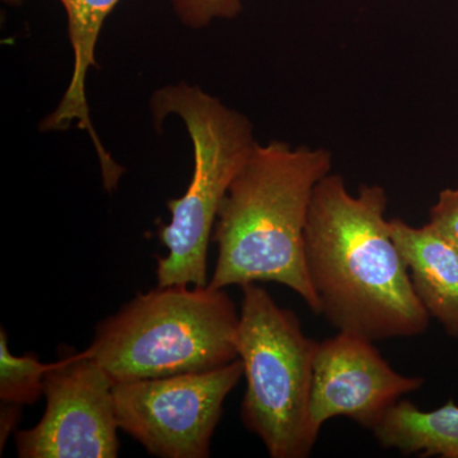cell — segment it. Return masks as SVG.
<instances>
[{"mask_svg": "<svg viewBox=\"0 0 458 458\" xmlns=\"http://www.w3.org/2000/svg\"><path fill=\"white\" fill-rule=\"evenodd\" d=\"M379 445L409 456L458 458V406L423 411L401 400L372 430Z\"/></svg>", "mask_w": 458, "mask_h": 458, "instance_id": "obj_11", "label": "cell"}, {"mask_svg": "<svg viewBox=\"0 0 458 458\" xmlns=\"http://www.w3.org/2000/svg\"><path fill=\"white\" fill-rule=\"evenodd\" d=\"M21 415V406L14 403H2V414H0V443L4 445L8 437L13 433Z\"/></svg>", "mask_w": 458, "mask_h": 458, "instance_id": "obj_15", "label": "cell"}, {"mask_svg": "<svg viewBox=\"0 0 458 458\" xmlns=\"http://www.w3.org/2000/svg\"><path fill=\"white\" fill-rule=\"evenodd\" d=\"M174 14L192 30L208 27L216 20H232L242 12L241 0H170Z\"/></svg>", "mask_w": 458, "mask_h": 458, "instance_id": "obj_13", "label": "cell"}, {"mask_svg": "<svg viewBox=\"0 0 458 458\" xmlns=\"http://www.w3.org/2000/svg\"><path fill=\"white\" fill-rule=\"evenodd\" d=\"M13 2V0H5ZM68 18V36L73 50V72L64 96L55 110L42 120L40 128L44 131H65L72 126L87 131L98 152L101 165L102 180L108 191L117 188L123 168L114 161L106 148L99 140L93 128L86 83L90 68L98 66L96 47H98L102 26L119 4L120 0H59Z\"/></svg>", "mask_w": 458, "mask_h": 458, "instance_id": "obj_9", "label": "cell"}, {"mask_svg": "<svg viewBox=\"0 0 458 458\" xmlns=\"http://www.w3.org/2000/svg\"><path fill=\"white\" fill-rule=\"evenodd\" d=\"M50 364L41 363L35 352L17 357L8 346L7 331H0V400L14 405H32L44 394L45 376Z\"/></svg>", "mask_w": 458, "mask_h": 458, "instance_id": "obj_12", "label": "cell"}, {"mask_svg": "<svg viewBox=\"0 0 458 458\" xmlns=\"http://www.w3.org/2000/svg\"><path fill=\"white\" fill-rule=\"evenodd\" d=\"M156 125L180 117L194 149V172L188 190L171 199V222L159 241L168 250L157 260L158 286L208 285V247L229 185L256 146L254 126L245 114L223 104L199 86L167 84L149 102Z\"/></svg>", "mask_w": 458, "mask_h": 458, "instance_id": "obj_4", "label": "cell"}, {"mask_svg": "<svg viewBox=\"0 0 458 458\" xmlns=\"http://www.w3.org/2000/svg\"><path fill=\"white\" fill-rule=\"evenodd\" d=\"M242 361L208 372L117 382V426L162 458H207L223 405L241 377Z\"/></svg>", "mask_w": 458, "mask_h": 458, "instance_id": "obj_6", "label": "cell"}, {"mask_svg": "<svg viewBox=\"0 0 458 458\" xmlns=\"http://www.w3.org/2000/svg\"><path fill=\"white\" fill-rule=\"evenodd\" d=\"M390 228L419 301L458 342V250L429 223L412 227L394 218Z\"/></svg>", "mask_w": 458, "mask_h": 458, "instance_id": "obj_10", "label": "cell"}, {"mask_svg": "<svg viewBox=\"0 0 458 458\" xmlns=\"http://www.w3.org/2000/svg\"><path fill=\"white\" fill-rule=\"evenodd\" d=\"M428 223L458 250V189L443 190Z\"/></svg>", "mask_w": 458, "mask_h": 458, "instance_id": "obj_14", "label": "cell"}, {"mask_svg": "<svg viewBox=\"0 0 458 458\" xmlns=\"http://www.w3.org/2000/svg\"><path fill=\"white\" fill-rule=\"evenodd\" d=\"M331 165L333 157L324 148L256 144L219 208L213 236L218 258L208 285L279 283L318 313L304 236L313 192Z\"/></svg>", "mask_w": 458, "mask_h": 458, "instance_id": "obj_2", "label": "cell"}, {"mask_svg": "<svg viewBox=\"0 0 458 458\" xmlns=\"http://www.w3.org/2000/svg\"><path fill=\"white\" fill-rule=\"evenodd\" d=\"M373 343L345 331L318 343L310 403L316 437L327 421L337 417L373 430L405 394L426 382L396 372Z\"/></svg>", "mask_w": 458, "mask_h": 458, "instance_id": "obj_8", "label": "cell"}, {"mask_svg": "<svg viewBox=\"0 0 458 458\" xmlns=\"http://www.w3.org/2000/svg\"><path fill=\"white\" fill-rule=\"evenodd\" d=\"M242 289L236 342L246 378L241 418L271 457L310 456L318 441L310 424L318 343L264 288L254 283Z\"/></svg>", "mask_w": 458, "mask_h": 458, "instance_id": "obj_5", "label": "cell"}, {"mask_svg": "<svg viewBox=\"0 0 458 458\" xmlns=\"http://www.w3.org/2000/svg\"><path fill=\"white\" fill-rule=\"evenodd\" d=\"M114 382L86 352L66 348L45 376L47 409L16 432L21 458H114L119 437Z\"/></svg>", "mask_w": 458, "mask_h": 458, "instance_id": "obj_7", "label": "cell"}, {"mask_svg": "<svg viewBox=\"0 0 458 458\" xmlns=\"http://www.w3.org/2000/svg\"><path fill=\"white\" fill-rule=\"evenodd\" d=\"M238 322L225 289L157 286L99 322L84 352L114 384L208 372L238 360Z\"/></svg>", "mask_w": 458, "mask_h": 458, "instance_id": "obj_3", "label": "cell"}, {"mask_svg": "<svg viewBox=\"0 0 458 458\" xmlns=\"http://www.w3.org/2000/svg\"><path fill=\"white\" fill-rule=\"evenodd\" d=\"M386 209L382 186L361 185L352 195L340 174H328L313 192L304 236L319 315L337 330L372 342L420 335L430 318L412 288Z\"/></svg>", "mask_w": 458, "mask_h": 458, "instance_id": "obj_1", "label": "cell"}]
</instances>
